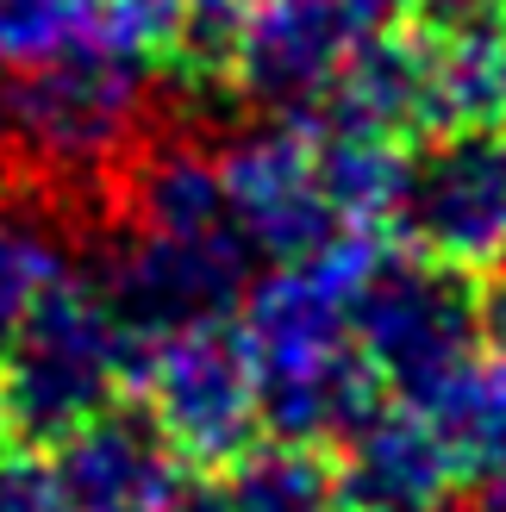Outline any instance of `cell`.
I'll return each mask as SVG.
<instances>
[{
	"label": "cell",
	"mask_w": 506,
	"mask_h": 512,
	"mask_svg": "<svg viewBox=\"0 0 506 512\" xmlns=\"http://www.w3.org/2000/svg\"><path fill=\"white\" fill-rule=\"evenodd\" d=\"M163 119L169 94L150 63L88 44L44 57L0 88V188L38 200L69 232H107L125 169Z\"/></svg>",
	"instance_id": "obj_1"
},
{
	"label": "cell",
	"mask_w": 506,
	"mask_h": 512,
	"mask_svg": "<svg viewBox=\"0 0 506 512\" xmlns=\"http://www.w3.org/2000/svg\"><path fill=\"white\" fill-rule=\"evenodd\" d=\"M138 344L119 325L107 288L82 269H57L0 356V413L19 444L50 450L82 419L132 394Z\"/></svg>",
	"instance_id": "obj_2"
},
{
	"label": "cell",
	"mask_w": 506,
	"mask_h": 512,
	"mask_svg": "<svg viewBox=\"0 0 506 512\" xmlns=\"http://www.w3.org/2000/svg\"><path fill=\"white\" fill-rule=\"evenodd\" d=\"M350 338L388 400L419 406L444 375H457L488 344L482 275L450 269L407 244H382L350 300Z\"/></svg>",
	"instance_id": "obj_3"
},
{
	"label": "cell",
	"mask_w": 506,
	"mask_h": 512,
	"mask_svg": "<svg viewBox=\"0 0 506 512\" xmlns=\"http://www.w3.org/2000/svg\"><path fill=\"white\" fill-rule=\"evenodd\" d=\"M132 394L188 469H219L263 431L257 363L232 319H200L150 338L132 363Z\"/></svg>",
	"instance_id": "obj_4"
},
{
	"label": "cell",
	"mask_w": 506,
	"mask_h": 512,
	"mask_svg": "<svg viewBox=\"0 0 506 512\" xmlns=\"http://www.w3.org/2000/svg\"><path fill=\"white\" fill-rule=\"evenodd\" d=\"M388 232L450 269L488 275L506 263V125L425 132L407 144Z\"/></svg>",
	"instance_id": "obj_5"
},
{
	"label": "cell",
	"mask_w": 506,
	"mask_h": 512,
	"mask_svg": "<svg viewBox=\"0 0 506 512\" xmlns=\"http://www.w3.org/2000/svg\"><path fill=\"white\" fill-rule=\"evenodd\" d=\"M382 0H244V38L232 100L269 119H307L332 94L369 32H382Z\"/></svg>",
	"instance_id": "obj_6"
},
{
	"label": "cell",
	"mask_w": 506,
	"mask_h": 512,
	"mask_svg": "<svg viewBox=\"0 0 506 512\" xmlns=\"http://www.w3.org/2000/svg\"><path fill=\"white\" fill-rule=\"evenodd\" d=\"M219 157V182L232 200V219L250 244V256L269 263H300L344 238V219L332 213L319 182V138L313 119H263L238 132Z\"/></svg>",
	"instance_id": "obj_7"
},
{
	"label": "cell",
	"mask_w": 506,
	"mask_h": 512,
	"mask_svg": "<svg viewBox=\"0 0 506 512\" xmlns=\"http://www.w3.org/2000/svg\"><path fill=\"white\" fill-rule=\"evenodd\" d=\"M425 132L506 125V0H413Z\"/></svg>",
	"instance_id": "obj_8"
},
{
	"label": "cell",
	"mask_w": 506,
	"mask_h": 512,
	"mask_svg": "<svg viewBox=\"0 0 506 512\" xmlns=\"http://www.w3.org/2000/svg\"><path fill=\"white\" fill-rule=\"evenodd\" d=\"M344 512H463V469L407 400H375L357 431L332 444Z\"/></svg>",
	"instance_id": "obj_9"
},
{
	"label": "cell",
	"mask_w": 506,
	"mask_h": 512,
	"mask_svg": "<svg viewBox=\"0 0 506 512\" xmlns=\"http://www.w3.org/2000/svg\"><path fill=\"white\" fill-rule=\"evenodd\" d=\"M50 469H57L75 512H144L175 481L194 475L157 431V419L144 413L138 394H119L113 406H100L94 419L75 425L69 438H57Z\"/></svg>",
	"instance_id": "obj_10"
},
{
	"label": "cell",
	"mask_w": 506,
	"mask_h": 512,
	"mask_svg": "<svg viewBox=\"0 0 506 512\" xmlns=\"http://www.w3.org/2000/svg\"><path fill=\"white\" fill-rule=\"evenodd\" d=\"M213 494L225 512H344V475L332 444L307 438H250L213 469Z\"/></svg>",
	"instance_id": "obj_11"
},
{
	"label": "cell",
	"mask_w": 506,
	"mask_h": 512,
	"mask_svg": "<svg viewBox=\"0 0 506 512\" xmlns=\"http://www.w3.org/2000/svg\"><path fill=\"white\" fill-rule=\"evenodd\" d=\"M319 138V182L332 213L344 219V232H388L400 169H407V144L394 138H363V132H332L313 119Z\"/></svg>",
	"instance_id": "obj_12"
},
{
	"label": "cell",
	"mask_w": 506,
	"mask_h": 512,
	"mask_svg": "<svg viewBox=\"0 0 506 512\" xmlns=\"http://www.w3.org/2000/svg\"><path fill=\"white\" fill-rule=\"evenodd\" d=\"M419 413L432 419L444 450L457 456V469L469 475L506 438V344H482L457 375H444L438 388L419 400Z\"/></svg>",
	"instance_id": "obj_13"
},
{
	"label": "cell",
	"mask_w": 506,
	"mask_h": 512,
	"mask_svg": "<svg viewBox=\"0 0 506 512\" xmlns=\"http://www.w3.org/2000/svg\"><path fill=\"white\" fill-rule=\"evenodd\" d=\"M175 19H182V0H82V44L163 69Z\"/></svg>",
	"instance_id": "obj_14"
},
{
	"label": "cell",
	"mask_w": 506,
	"mask_h": 512,
	"mask_svg": "<svg viewBox=\"0 0 506 512\" xmlns=\"http://www.w3.org/2000/svg\"><path fill=\"white\" fill-rule=\"evenodd\" d=\"M57 269H63V250L32 219H0V356H7L13 331L25 325L32 300L44 294V281Z\"/></svg>",
	"instance_id": "obj_15"
},
{
	"label": "cell",
	"mask_w": 506,
	"mask_h": 512,
	"mask_svg": "<svg viewBox=\"0 0 506 512\" xmlns=\"http://www.w3.org/2000/svg\"><path fill=\"white\" fill-rule=\"evenodd\" d=\"M82 44V0H0V63L32 69Z\"/></svg>",
	"instance_id": "obj_16"
},
{
	"label": "cell",
	"mask_w": 506,
	"mask_h": 512,
	"mask_svg": "<svg viewBox=\"0 0 506 512\" xmlns=\"http://www.w3.org/2000/svg\"><path fill=\"white\" fill-rule=\"evenodd\" d=\"M0 512H75L38 444H0Z\"/></svg>",
	"instance_id": "obj_17"
},
{
	"label": "cell",
	"mask_w": 506,
	"mask_h": 512,
	"mask_svg": "<svg viewBox=\"0 0 506 512\" xmlns=\"http://www.w3.org/2000/svg\"><path fill=\"white\" fill-rule=\"evenodd\" d=\"M463 512H506V438L463 475Z\"/></svg>",
	"instance_id": "obj_18"
},
{
	"label": "cell",
	"mask_w": 506,
	"mask_h": 512,
	"mask_svg": "<svg viewBox=\"0 0 506 512\" xmlns=\"http://www.w3.org/2000/svg\"><path fill=\"white\" fill-rule=\"evenodd\" d=\"M144 512H225V506H219V494H213V481H194V475H188V481H175L163 500H150Z\"/></svg>",
	"instance_id": "obj_19"
},
{
	"label": "cell",
	"mask_w": 506,
	"mask_h": 512,
	"mask_svg": "<svg viewBox=\"0 0 506 512\" xmlns=\"http://www.w3.org/2000/svg\"><path fill=\"white\" fill-rule=\"evenodd\" d=\"M482 306H488V338L506 344V263L482 275Z\"/></svg>",
	"instance_id": "obj_20"
},
{
	"label": "cell",
	"mask_w": 506,
	"mask_h": 512,
	"mask_svg": "<svg viewBox=\"0 0 506 512\" xmlns=\"http://www.w3.org/2000/svg\"><path fill=\"white\" fill-rule=\"evenodd\" d=\"M382 7H413V0H382Z\"/></svg>",
	"instance_id": "obj_21"
},
{
	"label": "cell",
	"mask_w": 506,
	"mask_h": 512,
	"mask_svg": "<svg viewBox=\"0 0 506 512\" xmlns=\"http://www.w3.org/2000/svg\"><path fill=\"white\" fill-rule=\"evenodd\" d=\"M0 444H7V413H0Z\"/></svg>",
	"instance_id": "obj_22"
}]
</instances>
